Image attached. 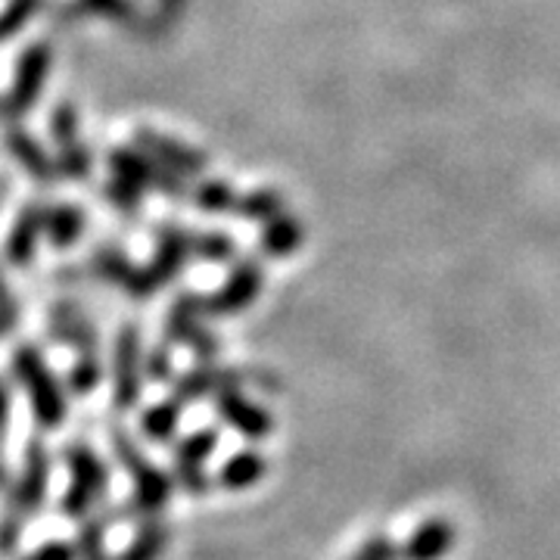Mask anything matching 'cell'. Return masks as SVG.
<instances>
[{"label":"cell","mask_w":560,"mask_h":560,"mask_svg":"<svg viewBox=\"0 0 560 560\" xmlns=\"http://www.w3.org/2000/svg\"><path fill=\"white\" fill-rule=\"evenodd\" d=\"M113 452H116V458H119L121 470H128V474H131V482H135V495H131L128 504H121L116 517H119V521L138 523L160 517L162 508L172 499V489H175L172 477L147 458V455L140 452L138 442L131 440L125 430H113Z\"/></svg>","instance_id":"1"},{"label":"cell","mask_w":560,"mask_h":560,"mask_svg":"<svg viewBox=\"0 0 560 560\" xmlns=\"http://www.w3.org/2000/svg\"><path fill=\"white\" fill-rule=\"evenodd\" d=\"M13 374L22 383V389L28 393L38 427L57 430L66 420V393H62V383L57 381V374L47 368L38 346L25 342L13 352Z\"/></svg>","instance_id":"2"},{"label":"cell","mask_w":560,"mask_h":560,"mask_svg":"<svg viewBox=\"0 0 560 560\" xmlns=\"http://www.w3.org/2000/svg\"><path fill=\"white\" fill-rule=\"evenodd\" d=\"M47 486H50V452L44 448L40 440H32L22 455V477L3 489L0 511L28 523L47 499Z\"/></svg>","instance_id":"3"},{"label":"cell","mask_w":560,"mask_h":560,"mask_svg":"<svg viewBox=\"0 0 560 560\" xmlns=\"http://www.w3.org/2000/svg\"><path fill=\"white\" fill-rule=\"evenodd\" d=\"M50 69V47L47 44H32L22 50L20 62H16V75H13V88L3 97V109L0 116L7 119H22L40 97V88Z\"/></svg>","instance_id":"4"},{"label":"cell","mask_w":560,"mask_h":560,"mask_svg":"<svg viewBox=\"0 0 560 560\" xmlns=\"http://www.w3.org/2000/svg\"><path fill=\"white\" fill-rule=\"evenodd\" d=\"M50 138L57 143V168L66 178H88L91 175V153L81 143L79 113L75 106L60 103L50 116Z\"/></svg>","instance_id":"5"},{"label":"cell","mask_w":560,"mask_h":560,"mask_svg":"<svg viewBox=\"0 0 560 560\" xmlns=\"http://www.w3.org/2000/svg\"><path fill=\"white\" fill-rule=\"evenodd\" d=\"M140 334L135 324H125L116 340V352H113V401L119 411L135 408L140 399Z\"/></svg>","instance_id":"6"},{"label":"cell","mask_w":560,"mask_h":560,"mask_svg":"<svg viewBox=\"0 0 560 560\" xmlns=\"http://www.w3.org/2000/svg\"><path fill=\"white\" fill-rule=\"evenodd\" d=\"M215 411L231 430H237L249 442L265 440L275 430V418L261 405L246 399L241 389H228V393L215 396Z\"/></svg>","instance_id":"7"},{"label":"cell","mask_w":560,"mask_h":560,"mask_svg":"<svg viewBox=\"0 0 560 560\" xmlns=\"http://www.w3.org/2000/svg\"><path fill=\"white\" fill-rule=\"evenodd\" d=\"M97 271H101L109 283H116V287H121L125 293H131V296H138V300L153 296L162 283L153 268H138V265H131V261L125 259L121 253H116V249H103V253H97Z\"/></svg>","instance_id":"8"},{"label":"cell","mask_w":560,"mask_h":560,"mask_svg":"<svg viewBox=\"0 0 560 560\" xmlns=\"http://www.w3.org/2000/svg\"><path fill=\"white\" fill-rule=\"evenodd\" d=\"M50 330H54V337L62 342V346H69L75 355H97V334H94V327H91V320L81 315L75 305H69V302H57L54 308H50Z\"/></svg>","instance_id":"9"},{"label":"cell","mask_w":560,"mask_h":560,"mask_svg":"<svg viewBox=\"0 0 560 560\" xmlns=\"http://www.w3.org/2000/svg\"><path fill=\"white\" fill-rule=\"evenodd\" d=\"M458 541V529L452 521H433L420 523L411 533V539L401 545V560H442Z\"/></svg>","instance_id":"10"},{"label":"cell","mask_w":560,"mask_h":560,"mask_svg":"<svg viewBox=\"0 0 560 560\" xmlns=\"http://www.w3.org/2000/svg\"><path fill=\"white\" fill-rule=\"evenodd\" d=\"M241 374L237 371H221L215 364H202V368H194L190 374H184L175 381V399L180 405H190V401L206 399V396H221V393H228V389H237L241 386Z\"/></svg>","instance_id":"11"},{"label":"cell","mask_w":560,"mask_h":560,"mask_svg":"<svg viewBox=\"0 0 560 560\" xmlns=\"http://www.w3.org/2000/svg\"><path fill=\"white\" fill-rule=\"evenodd\" d=\"M109 165H113V175L128 184H135L140 190L147 187H160V190H175L178 194V180H172V175L165 168H156V162H150L147 156H138L131 150H113L109 156Z\"/></svg>","instance_id":"12"},{"label":"cell","mask_w":560,"mask_h":560,"mask_svg":"<svg viewBox=\"0 0 560 560\" xmlns=\"http://www.w3.org/2000/svg\"><path fill=\"white\" fill-rule=\"evenodd\" d=\"M44 237V209L28 202L20 212V219L10 231V241H7V259L16 268H28L35 261L38 253V241Z\"/></svg>","instance_id":"13"},{"label":"cell","mask_w":560,"mask_h":560,"mask_svg":"<svg viewBox=\"0 0 560 560\" xmlns=\"http://www.w3.org/2000/svg\"><path fill=\"white\" fill-rule=\"evenodd\" d=\"M62 458H66V467H69L72 480L81 482L84 489H91L94 499H106V492H109V467L103 464L101 455L88 442H69Z\"/></svg>","instance_id":"14"},{"label":"cell","mask_w":560,"mask_h":560,"mask_svg":"<svg viewBox=\"0 0 560 560\" xmlns=\"http://www.w3.org/2000/svg\"><path fill=\"white\" fill-rule=\"evenodd\" d=\"M265 474H268L265 455L256 452V448H243V452H234L231 458L221 464L215 480L228 492H246V489H253L259 480H265Z\"/></svg>","instance_id":"15"},{"label":"cell","mask_w":560,"mask_h":560,"mask_svg":"<svg viewBox=\"0 0 560 560\" xmlns=\"http://www.w3.org/2000/svg\"><path fill=\"white\" fill-rule=\"evenodd\" d=\"M7 150L13 153V160L20 162L32 178L54 180L57 178V172H60V168H57V160H50V153H47L28 131H22V128H10V131H7Z\"/></svg>","instance_id":"16"},{"label":"cell","mask_w":560,"mask_h":560,"mask_svg":"<svg viewBox=\"0 0 560 560\" xmlns=\"http://www.w3.org/2000/svg\"><path fill=\"white\" fill-rule=\"evenodd\" d=\"M44 234H47L50 246H57V249L75 246L84 234V212L79 206H69V202L44 209Z\"/></svg>","instance_id":"17"},{"label":"cell","mask_w":560,"mask_h":560,"mask_svg":"<svg viewBox=\"0 0 560 560\" xmlns=\"http://www.w3.org/2000/svg\"><path fill=\"white\" fill-rule=\"evenodd\" d=\"M180 415H184V405H180L175 396L160 401V405H153V408H147L143 418H140V433H143V440L160 442V445L162 442L175 440Z\"/></svg>","instance_id":"18"},{"label":"cell","mask_w":560,"mask_h":560,"mask_svg":"<svg viewBox=\"0 0 560 560\" xmlns=\"http://www.w3.org/2000/svg\"><path fill=\"white\" fill-rule=\"evenodd\" d=\"M165 548H168V526L160 517H153V521L140 523L138 536L128 541V548L119 558L113 560H160Z\"/></svg>","instance_id":"19"},{"label":"cell","mask_w":560,"mask_h":560,"mask_svg":"<svg viewBox=\"0 0 560 560\" xmlns=\"http://www.w3.org/2000/svg\"><path fill=\"white\" fill-rule=\"evenodd\" d=\"M256 290H259V278L253 271H237L234 278L228 280V287L221 290L219 296L209 300L206 305L215 315H234V312H241L246 302L256 300Z\"/></svg>","instance_id":"20"},{"label":"cell","mask_w":560,"mask_h":560,"mask_svg":"<svg viewBox=\"0 0 560 560\" xmlns=\"http://www.w3.org/2000/svg\"><path fill=\"white\" fill-rule=\"evenodd\" d=\"M138 143L147 153H153L156 160H162V165H168V168L197 172L202 165V162H197V156H194L190 150H184L180 143H172V140L162 138L156 131H138Z\"/></svg>","instance_id":"21"},{"label":"cell","mask_w":560,"mask_h":560,"mask_svg":"<svg viewBox=\"0 0 560 560\" xmlns=\"http://www.w3.org/2000/svg\"><path fill=\"white\" fill-rule=\"evenodd\" d=\"M219 448V430L215 427H202L194 430L190 436L175 445V464H190V467H206L209 455Z\"/></svg>","instance_id":"22"},{"label":"cell","mask_w":560,"mask_h":560,"mask_svg":"<svg viewBox=\"0 0 560 560\" xmlns=\"http://www.w3.org/2000/svg\"><path fill=\"white\" fill-rule=\"evenodd\" d=\"M79 560H113L106 548V521L103 517H84L75 539Z\"/></svg>","instance_id":"23"},{"label":"cell","mask_w":560,"mask_h":560,"mask_svg":"<svg viewBox=\"0 0 560 560\" xmlns=\"http://www.w3.org/2000/svg\"><path fill=\"white\" fill-rule=\"evenodd\" d=\"M103 381L101 355H79V361L69 371V389L75 396H91Z\"/></svg>","instance_id":"24"},{"label":"cell","mask_w":560,"mask_h":560,"mask_svg":"<svg viewBox=\"0 0 560 560\" xmlns=\"http://www.w3.org/2000/svg\"><path fill=\"white\" fill-rule=\"evenodd\" d=\"M184 256H187L184 241L175 237V234H165L160 241V249H156V259L150 261V268L156 271V278L160 280L175 278L180 271V265H184Z\"/></svg>","instance_id":"25"},{"label":"cell","mask_w":560,"mask_h":560,"mask_svg":"<svg viewBox=\"0 0 560 560\" xmlns=\"http://www.w3.org/2000/svg\"><path fill=\"white\" fill-rule=\"evenodd\" d=\"M40 0H10L7 10L0 13V40L13 38L20 28H25V22L35 16Z\"/></svg>","instance_id":"26"},{"label":"cell","mask_w":560,"mask_h":560,"mask_svg":"<svg viewBox=\"0 0 560 560\" xmlns=\"http://www.w3.org/2000/svg\"><path fill=\"white\" fill-rule=\"evenodd\" d=\"M94 492L91 489H84L81 482H69V489L62 492L60 501V511L62 517H69V521H84V517H91V508H94Z\"/></svg>","instance_id":"27"},{"label":"cell","mask_w":560,"mask_h":560,"mask_svg":"<svg viewBox=\"0 0 560 560\" xmlns=\"http://www.w3.org/2000/svg\"><path fill=\"white\" fill-rule=\"evenodd\" d=\"M175 482L194 499L209 495V489H212V477L206 474V467H190V464H175Z\"/></svg>","instance_id":"28"},{"label":"cell","mask_w":560,"mask_h":560,"mask_svg":"<svg viewBox=\"0 0 560 560\" xmlns=\"http://www.w3.org/2000/svg\"><path fill=\"white\" fill-rule=\"evenodd\" d=\"M349 560H401V545L386 539V536H374V539L364 541Z\"/></svg>","instance_id":"29"},{"label":"cell","mask_w":560,"mask_h":560,"mask_svg":"<svg viewBox=\"0 0 560 560\" xmlns=\"http://www.w3.org/2000/svg\"><path fill=\"white\" fill-rule=\"evenodd\" d=\"M22 529H25V521L13 517V514H7V511H0V558L16 555V548H20V539H22Z\"/></svg>","instance_id":"30"},{"label":"cell","mask_w":560,"mask_h":560,"mask_svg":"<svg viewBox=\"0 0 560 560\" xmlns=\"http://www.w3.org/2000/svg\"><path fill=\"white\" fill-rule=\"evenodd\" d=\"M140 187H135V184H128V180H121L113 175V180H109V187H106V197L116 202V209H121V212H135L140 202Z\"/></svg>","instance_id":"31"},{"label":"cell","mask_w":560,"mask_h":560,"mask_svg":"<svg viewBox=\"0 0 560 560\" xmlns=\"http://www.w3.org/2000/svg\"><path fill=\"white\" fill-rule=\"evenodd\" d=\"M16 320H20V308H16V300H13L7 280L0 275V337L13 334L16 330Z\"/></svg>","instance_id":"32"},{"label":"cell","mask_w":560,"mask_h":560,"mask_svg":"<svg viewBox=\"0 0 560 560\" xmlns=\"http://www.w3.org/2000/svg\"><path fill=\"white\" fill-rule=\"evenodd\" d=\"M22 560H79V551H75V545H69V541L62 539H50L38 545L28 558Z\"/></svg>","instance_id":"33"},{"label":"cell","mask_w":560,"mask_h":560,"mask_svg":"<svg viewBox=\"0 0 560 560\" xmlns=\"http://www.w3.org/2000/svg\"><path fill=\"white\" fill-rule=\"evenodd\" d=\"M81 7L94 16H109V20H125L135 10L131 0H81Z\"/></svg>","instance_id":"34"},{"label":"cell","mask_w":560,"mask_h":560,"mask_svg":"<svg viewBox=\"0 0 560 560\" xmlns=\"http://www.w3.org/2000/svg\"><path fill=\"white\" fill-rule=\"evenodd\" d=\"M143 368H147L150 381H160V383L172 381V359H168V352H165V349H153Z\"/></svg>","instance_id":"35"},{"label":"cell","mask_w":560,"mask_h":560,"mask_svg":"<svg viewBox=\"0 0 560 560\" xmlns=\"http://www.w3.org/2000/svg\"><path fill=\"white\" fill-rule=\"evenodd\" d=\"M10 408H13V396H10V386L0 383V436L7 430V420H10Z\"/></svg>","instance_id":"36"},{"label":"cell","mask_w":560,"mask_h":560,"mask_svg":"<svg viewBox=\"0 0 560 560\" xmlns=\"http://www.w3.org/2000/svg\"><path fill=\"white\" fill-rule=\"evenodd\" d=\"M0 440H3V436H0ZM10 470H7V464H3V452H0V489H7V486H10Z\"/></svg>","instance_id":"37"},{"label":"cell","mask_w":560,"mask_h":560,"mask_svg":"<svg viewBox=\"0 0 560 560\" xmlns=\"http://www.w3.org/2000/svg\"><path fill=\"white\" fill-rule=\"evenodd\" d=\"M0 109H3V101H0Z\"/></svg>","instance_id":"38"}]
</instances>
